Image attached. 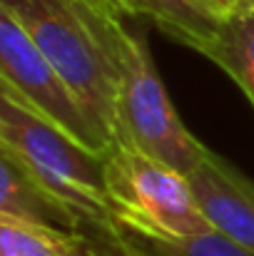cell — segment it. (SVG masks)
<instances>
[{
	"instance_id": "cell-1",
	"label": "cell",
	"mask_w": 254,
	"mask_h": 256,
	"mask_svg": "<svg viewBox=\"0 0 254 256\" xmlns=\"http://www.w3.org/2000/svg\"><path fill=\"white\" fill-rule=\"evenodd\" d=\"M28 30L40 52L83 102L115 147L120 70L115 30L120 10L110 0H0Z\"/></svg>"
},
{
	"instance_id": "cell-2",
	"label": "cell",
	"mask_w": 254,
	"mask_h": 256,
	"mask_svg": "<svg viewBox=\"0 0 254 256\" xmlns=\"http://www.w3.org/2000/svg\"><path fill=\"white\" fill-rule=\"evenodd\" d=\"M0 144L13 150L92 232L90 239L115 236V212L105 186V157L83 147L33 110L0 92Z\"/></svg>"
},
{
	"instance_id": "cell-3",
	"label": "cell",
	"mask_w": 254,
	"mask_h": 256,
	"mask_svg": "<svg viewBox=\"0 0 254 256\" xmlns=\"http://www.w3.org/2000/svg\"><path fill=\"white\" fill-rule=\"evenodd\" d=\"M115 60L120 70L117 142L137 147L184 176L192 174L209 150L174 112L147 48V38L127 30L122 20L115 30Z\"/></svg>"
},
{
	"instance_id": "cell-4",
	"label": "cell",
	"mask_w": 254,
	"mask_h": 256,
	"mask_svg": "<svg viewBox=\"0 0 254 256\" xmlns=\"http://www.w3.org/2000/svg\"><path fill=\"white\" fill-rule=\"evenodd\" d=\"M105 186L115 219L122 224L162 236L214 232L187 176L132 144L117 142L105 154Z\"/></svg>"
},
{
	"instance_id": "cell-5",
	"label": "cell",
	"mask_w": 254,
	"mask_h": 256,
	"mask_svg": "<svg viewBox=\"0 0 254 256\" xmlns=\"http://www.w3.org/2000/svg\"><path fill=\"white\" fill-rule=\"evenodd\" d=\"M0 92L10 94L87 150L102 157L112 150L83 102L5 2H0Z\"/></svg>"
},
{
	"instance_id": "cell-6",
	"label": "cell",
	"mask_w": 254,
	"mask_h": 256,
	"mask_svg": "<svg viewBox=\"0 0 254 256\" xmlns=\"http://www.w3.org/2000/svg\"><path fill=\"white\" fill-rule=\"evenodd\" d=\"M194 202L212 224L214 232L227 236L254 254V182L234 170L227 160L214 154L207 157L187 174Z\"/></svg>"
},
{
	"instance_id": "cell-7",
	"label": "cell",
	"mask_w": 254,
	"mask_h": 256,
	"mask_svg": "<svg viewBox=\"0 0 254 256\" xmlns=\"http://www.w3.org/2000/svg\"><path fill=\"white\" fill-rule=\"evenodd\" d=\"M0 216L65 236H92L87 222L58 196L13 150L0 144Z\"/></svg>"
},
{
	"instance_id": "cell-8",
	"label": "cell",
	"mask_w": 254,
	"mask_h": 256,
	"mask_svg": "<svg viewBox=\"0 0 254 256\" xmlns=\"http://www.w3.org/2000/svg\"><path fill=\"white\" fill-rule=\"evenodd\" d=\"M120 12L155 22L174 42L209 55L224 15L209 0H110Z\"/></svg>"
},
{
	"instance_id": "cell-9",
	"label": "cell",
	"mask_w": 254,
	"mask_h": 256,
	"mask_svg": "<svg viewBox=\"0 0 254 256\" xmlns=\"http://www.w3.org/2000/svg\"><path fill=\"white\" fill-rule=\"evenodd\" d=\"M117 256H254L219 232L194 236H162L130 224H115Z\"/></svg>"
},
{
	"instance_id": "cell-10",
	"label": "cell",
	"mask_w": 254,
	"mask_h": 256,
	"mask_svg": "<svg viewBox=\"0 0 254 256\" xmlns=\"http://www.w3.org/2000/svg\"><path fill=\"white\" fill-rule=\"evenodd\" d=\"M207 60L224 70L254 107V2L224 15Z\"/></svg>"
},
{
	"instance_id": "cell-11",
	"label": "cell",
	"mask_w": 254,
	"mask_h": 256,
	"mask_svg": "<svg viewBox=\"0 0 254 256\" xmlns=\"http://www.w3.org/2000/svg\"><path fill=\"white\" fill-rule=\"evenodd\" d=\"M80 239L0 216V256H75Z\"/></svg>"
},
{
	"instance_id": "cell-12",
	"label": "cell",
	"mask_w": 254,
	"mask_h": 256,
	"mask_svg": "<svg viewBox=\"0 0 254 256\" xmlns=\"http://www.w3.org/2000/svg\"><path fill=\"white\" fill-rule=\"evenodd\" d=\"M209 2H212V5H214V8L222 12V15L232 12V2H229V0H209Z\"/></svg>"
},
{
	"instance_id": "cell-13",
	"label": "cell",
	"mask_w": 254,
	"mask_h": 256,
	"mask_svg": "<svg viewBox=\"0 0 254 256\" xmlns=\"http://www.w3.org/2000/svg\"><path fill=\"white\" fill-rule=\"evenodd\" d=\"M229 2H232V10H234V8H239V5H247V2H254V0H229Z\"/></svg>"
}]
</instances>
